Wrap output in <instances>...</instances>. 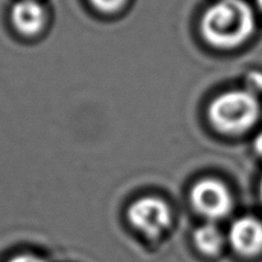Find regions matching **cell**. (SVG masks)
Masks as SVG:
<instances>
[{
    "mask_svg": "<svg viewBox=\"0 0 262 262\" xmlns=\"http://www.w3.org/2000/svg\"><path fill=\"white\" fill-rule=\"evenodd\" d=\"M255 30V14L243 0H220L205 12L201 32L215 48H235Z\"/></svg>",
    "mask_w": 262,
    "mask_h": 262,
    "instance_id": "cell-1",
    "label": "cell"
},
{
    "mask_svg": "<svg viewBox=\"0 0 262 262\" xmlns=\"http://www.w3.org/2000/svg\"><path fill=\"white\" fill-rule=\"evenodd\" d=\"M260 112L256 95L247 90H233L212 100L209 106V119L220 132L238 135L252 128Z\"/></svg>",
    "mask_w": 262,
    "mask_h": 262,
    "instance_id": "cell-2",
    "label": "cell"
},
{
    "mask_svg": "<svg viewBox=\"0 0 262 262\" xmlns=\"http://www.w3.org/2000/svg\"><path fill=\"white\" fill-rule=\"evenodd\" d=\"M191 204L199 214L210 220L227 216L232 210V194L223 182L205 178L191 189Z\"/></svg>",
    "mask_w": 262,
    "mask_h": 262,
    "instance_id": "cell-3",
    "label": "cell"
},
{
    "mask_svg": "<svg viewBox=\"0 0 262 262\" xmlns=\"http://www.w3.org/2000/svg\"><path fill=\"white\" fill-rule=\"evenodd\" d=\"M128 220L147 237H158L168 229L171 222L170 207L158 197H142L136 200L128 209Z\"/></svg>",
    "mask_w": 262,
    "mask_h": 262,
    "instance_id": "cell-4",
    "label": "cell"
},
{
    "mask_svg": "<svg viewBox=\"0 0 262 262\" xmlns=\"http://www.w3.org/2000/svg\"><path fill=\"white\" fill-rule=\"evenodd\" d=\"M229 242L239 255H257L262 251V223L253 216L238 217L229 229Z\"/></svg>",
    "mask_w": 262,
    "mask_h": 262,
    "instance_id": "cell-5",
    "label": "cell"
},
{
    "mask_svg": "<svg viewBox=\"0 0 262 262\" xmlns=\"http://www.w3.org/2000/svg\"><path fill=\"white\" fill-rule=\"evenodd\" d=\"M46 14L36 0H19L12 8V22L17 31L27 36L36 35L45 25Z\"/></svg>",
    "mask_w": 262,
    "mask_h": 262,
    "instance_id": "cell-6",
    "label": "cell"
},
{
    "mask_svg": "<svg viewBox=\"0 0 262 262\" xmlns=\"http://www.w3.org/2000/svg\"><path fill=\"white\" fill-rule=\"evenodd\" d=\"M193 241L196 247L202 253L209 256L219 253L225 242L222 230L212 223H206L197 228L193 234Z\"/></svg>",
    "mask_w": 262,
    "mask_h": 262,
    "instance_id": "cell-7",
    "label": "cell"
},
{
    "mask_svg": "<svg viewBox=\"0 0 262 262\" xmlns=\"http://www.w3.org/2000/svg\"><path fill=\"white\" fill-rule=\"evenodd\" d=\"M246 86H247V91L252 92L253 95L257 96V94L262 92V72L253 71L247 74L246 77Z\"/></svg>",
    "mask_w": 262,
    "mask_h": 262,
    "instance_id": "cell-8",
    "label": "cell"
},
{
    "mask_svg": "<svg viewBox=\"0 0 262 262\" xmlns=\"http://www.w3.org/2000/svg\"><path fill=\"white\" fill-rule=\"evenodd\" d=\"M90 2L92 3L95 8H97L101 12L110 13L119 9L124 4L125 0H90Z\"/></svg>",
    "mask_w": 262,
    "mask_h": 262,
    "instance_id": "cell-9",
    "label": "cell"
},
{
    "mask_svg": "<svg viewBox=\"0 0 262 262\" xmlns=\"http://www.w3.org/2000/svg\"><path fill=\"white\" fill-rule=\"evenodd\" d=\"M8 262H46L43 258L37 257L33 255H18L15 257L10 258Z\"/></svg>",
    "mask_w": 262,
    "mask_h": 262,
    "instance_id": "cell-10",
    "label": "cell"
},
{
    "mask_svg": "<svg viewBox=\"0 0 262 262\" xmlns=\"http://www.w3.org/2000/svg\"><path fill=\"white\" fill-rule=\"evenodd\" d=\"M253 147H255L256 152L260 156H262V132L256 136L255 141H253Z\"/></svg>",
    "mask_w": 262,
    "mask_h": 262,
    "instance_id": "cell-11",
    "label": "cell"
},
{
    "mask_svg": "<svg viewBox=\"0 0 262 262\" xmlns=\"http://www.w3.org/2000/svg\"><path fill=\"white\" fill-rule=\"evenodd\" d=\"M256 3H257V7L260 8V10L262 12V0H256Z\"/></svg>",
    "mask_w": 262,
    "mask_h": 262,
    "instance_id": "cell-12",
    "label": "cell"
},
{
    "mask_svg": "<svg viewBox=\"0 0 262 262\" xmlns=\"http://www.w3.org/2000/svg\"><path fill=\"white\" fill-rule=\"evenodd\" d=\"M260 197H261V201H262V178H261V183H260Z\"/></svg>",
    "mask_w": 262,
    "mask_h": 262,
    "instance_id": "cell-13",
    "label": "cell"
}]
</instances>
